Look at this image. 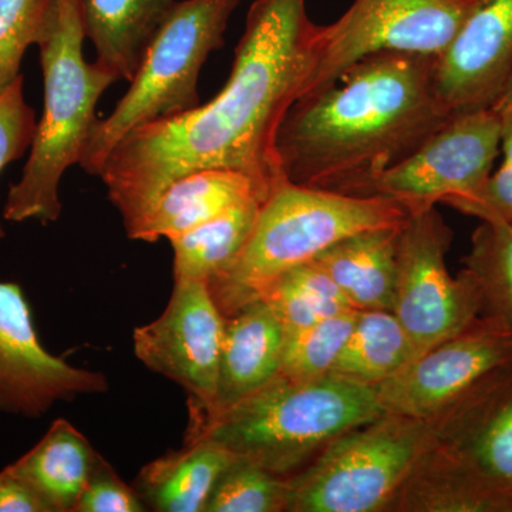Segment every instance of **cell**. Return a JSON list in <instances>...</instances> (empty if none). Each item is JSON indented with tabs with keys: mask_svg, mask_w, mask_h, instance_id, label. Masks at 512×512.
<instances>
[{
	"mask_svg": "<svg viewBox=\"0 0 512 512\" xmlns=\"http://www.w3.org/2000/svg\"><path fill=\"white\" fill-rule=\"evenodd\" d=\"M234 460L211 441H184L180 450L147 464L134 488L148 510L204 512L218 478Z\"/></svg>",
	"mask_w": 512,
	"mask_h": 512,
	"instance_id": "cell-19",
	"label": "cell"
},
{
	"mask_svg": "<svg viewBox=\"0 0 512 512\" xmlns=\"http://www.w3.org/2000/svg\"><path fill=\"white\" fill-rule=\"evenodd\" d=\"M83 0H57L55 20L39 43L45 82V109L37 123L28 163L19 183L10 185L3 217L12 222H56L62 214L59 185L64 171L80 164L96 107L119 77L83 56Z\"/></svg>",
	"mask_w": 512,
	"mask_h": 512,
	"instance_id": "cell-4",
	"label": "cell"
},
{
	"mask_svg": "<svg viewBox=\"0 0 512 512\" xmlns=\"http://www.w3.org/2000/svg\"><path fill=\"white\" fill-rule=\"evenodd\" d=\"M436 69V57L376 53L293 101L276 130L279 173L293 184L355 195L453 117L437 92Z\"/></svg>",
	"mask_w": 512,
	"mask_h": 512,
	"instance_id": "cell-2",
	"label": "cell"
},
{
	"mask_svg": "<svg viewBox=\"0 0 512 512\" xmlns=\"http://www.w3.org/2000/svg\"><path fill=\"white\" fill-rule=\"evenodd\" d=\"M436 451L501 512H512V362L448 412Z\"/></svg>",
	"mask_w": 512,
	"mask_h": 512,
	"instance_id": "cell-14",
	"label": "cell"
},
{
	"mask_svg": "<svg viewBox=\"0 0 512 512\" xmlns=\"http://www.w3.org/2000/svg\"><path fill=\"white\" fill-rule=\"evenodd\" d=\"M175 3V0H83L84 29L96 49V62L130 83Z\"/></svg>",
	"mask_w": 512,
	"mask_h": 512,
	"instance_id": "cell-20",
	"label": "cell"
},
{
	"mask_svg": "<svg viewBox=\"0 0 512 512\" xmlns=\"http://www.w3.org/2000/svg\"><path fill=\"white\" fill-rule=\"evenodd\" d=\"M464 271L480 291L483 315L512 330V222L485 221L477 228Z\"/></svg>",
	"mask_w": 512,
	"mask_h": 512,
	"instance_id": "cell-25",
	"label": "cell"
},
{
	"mask_svg": "<svg viewBox=\"0 0 512 512\" xmlns=\"http://www.w3.org/2000/svg\"><path fill=\"white\" fill-rule=\"evenodd\" d=\"M487 0H353L329 25L309 22L305 72L296 100L326 89L353 63L376 53L440 59Z\"/></svg>",
	"mask_w": 512,
	"mask_h": 512,
	"instance_id": "cell-8",
	"label": "cell"
},
{
	"mask_svg": "<svg viewBox=\"0 0 512 512\" xmlns=\"http://www.w3.org/2000/svg\"><path fill=\"white\" fill-rule=\"evenodd\" d=\"M258 301L275 313L286 333L356 311L335 282L313 262L295 266L266 286Z\"/></svg>",
	"mask_w": 512,
	"mask_h": 512,
	"instance_id": "cell-24",
	"label": "cell"
},
{
	"mask_svg": "<svg viewBox=\"0 0 512 512\" xmlns=\"http://www.w3.org/2000/svg\"><path fill=\"white\" fill-rule=\"evenodd\" d=\"M498 111L485 107L456 114L409 157L367 181L355 192L400 202L409 212L453 205L480 190L500 151Z\"/></svg>",
	"mask_w": 512,
	"mask_h": 512,
	"instance_id": "cell-10",
	"label": "cell"
},
{
	"mask_svg": "<svg viewBox=\"0 0 512 512\" xmlns=\"http://www.w3.org/2000/svg\"><path fill=\"white\" fill-rule=\"evenodd\" d=\"M37 121L36 113L23 96V76L0 94V173L18 160L32 146ZM5 229L0 224V239Z\"/></svg>",
	"mask_w": 512,
	"mask_h": 512,
	"instance_id": "cell-29",
	"label": "cell"
},
{
	"mask_svg": "<svg viewBox=\"0 0 512 512\" xmlns=\"http://www.w3.org/2000/svg\"><path fill=\"white\" fill-rule=\"evenodd\" d=\"M56 9L57 0H0V94L22 76L26 50L45 39Z\"/></svg>",
	"mask_w": 512,
	"mask_h": 512,
	"instance_id": "cell-28",
	"label": "cell"
},
{
	"mask_svg": "<svg viewBox=\"0 0 512 512\" xmlns=\"http://www.w3.org/2000/svg\"><path fill=\"white\" fill-rule=\"evenodd\" d=\"M107 390L103 373L69 365L43 348L23 289L0 282V412L40 417L56 403Z\"/></svg>",
	"mask_w": 512,
	"mask_h": 512,
	"instance_id": "cell-13",
	"label": "cell"
},
{
	"mask_svg": "<svg viewBox=\"0 0 512 512\" xmlns=\"http://www.w3.org/2000/svg\"><path fill=\"white\" fill-rule=\"evenodd\" d=\"M493 109L497 111L512 110V79L505 87L504 92L498 97L497 101L493 104Z\"/></svg>",
	"mask_w": 512,
	"mask_h": 512,
	"instance_id": "cell-34",
	"label": "cell"
},
{
	"mask_svg": "<svg viewBox=\"0 0 512 512\" xmlns=\"http://www.w3.org/2000/svg\"><path fill=\"white\" fill-rule=\"evenodd\" d=\"M285 330L268 305L249 303L225 318L217 394L210 409L214 412L244 399L264 387L281 372Z\"/></svg>",
	"mask_w": 512,
	"mask_h": 512,
	"instance_id": "cell-17",
	"label": "cell"
},
{
	"mask_svg": "<svg viewBox=\"0 0 512 512\" xmlns=\"http://www.w3.org/2000/svg\"><path fill=\"white\" fill-rule=\"evenodd\" d=\"M271 188L251 175L225 168H205L177 178L158 197L131 239L156 242L173 238L220 217L256 198L265 200Z\"/></svg>",
	"mask_w": 512,
	"mask_h": 512,
	"instance_id": "cell-16",
	"label": "cell"
},
{
	"mask_svg": "<svg viewBox=\"0 0 512 512\" xmlns=\"http://www.w3.org/2000/svg\"><path fill=\"white\" fill-rule=\"evenodd\" d=\"M261 198L244 202L214 220L168 239L174 251V279L208 285L234 264L254 229Z\"/></svg>",
	"mask_w": 512,
	"mask_h": 512,
	"instance_id": "cell-23",
	"label": "cell"
},
{
	"mask_svg": "<svg viewBox=\"0 0 512 512\" xmlns=\"http://www.w3.org/2000/svg\"><path fill=\"white\" fill-rule=\"evenodd\" d=\"M501 120L500 150L503 151V163L512 167V110L498 111Z\"/></svg>",
	"mask_w": 512,
	"mask_h": 512,
	"instance_id": "cell-33",
	"label": "cell"
},
{
	"mask_svg": "<svg viewBox=\"0 0 512 512\" xmlns=\"http://www.w3.org/2000/svg\"><path fill=\"white\" fill-rule=\"evenodd\" d=\"M289 481L235 457L218 478L204 512H276L288 508Z\"/></svg>",
	"mask_w": 512,
	"mask_h": 512,
	"instance_id": "cell-27",
	"label": "cell"
},
{
	"mask_svg": "<svg viewBox=\"0 0 512 512\" xmlns=\"http://www.w3.org/2000/svg\"><path fill=\"white\" fill-rule=\"evenodd\" d=\"M451 229L436 208L410 212L397 239L394 315L417 356L453 338L483 315L476 282L466 271L448 272Z\"/></svg>",
	"mask_w": 512,
	"mask_h": 512,
	"instance_id": "cell-9",
	"label": "cell"
},
{
	"mask_svg": "<svg viewBox=\"0 0 512 512\" xmlns=\"http://www.w3.org/2000/svg\"><path fill=\"white\" fill-rule=\"evenodd\" d=\"M309 22L306 0H255L224 89L204 106L121 138L99 178L128 237L165 188L192 171H239L269 188L282 178L276 130L301 86Z\"/></svg>",
	"mask_w": 512,
	"mask_h": 512,
	"instance_id": "cell-1",
	"label": "cell"
},
{
	"mask_svg": "<svg viewBox=\"0 0 512 512\" xmlns=\"http://www.w3.org/2000/svg\"><path fill=\"white\" fill-rule=\"evenodd\" d=\"M225 316L202 282L174 279L160 318L134 329V353L151 372L183 387L188 407L210 409L220 373Z\"/></svg>",
	"mask_w": 512,
	"mask_h": 512,
	"instance_id": "cell-12",
	"label": "cell"
},
{
	"mask_svg": "<svg viewBox=\"0 0 512 512\" xmlns=\"http://www.w3.org/2000/svg\"><path fill=\"white\" fill-rule=\"evenodd\" d=\"M511 79L512 0H487L437 59V92L456 116L493 106Z\"/></svg>",
	"mask_w": 512,
	"mask_h": 512,
	"instance_id": "cell-15",
	"label": "cell"
},
{
	"mask_svg": "<svg viewBox=\"0 0 512 512\" xmlns=\"http://www.w3.org/2000/svg\"><path fill=\"white\" fill-rule=\"evenodd\" d=\"M241 0L177 2L148 46L130 89L107 119L90 133L80 167L99 177L104 161L134 128L177 116L200 106L198 76Z\"/></svg>",
	"mask_w": 512,
	"mask_h": 512,
	"instance_id": "cell-6",
	"label": "cell"
},
{
	"mask_svg": "<svg viewBox=\"0 0 512 512\" xmlns=\"http://www.w3.org/2000/svg\"><path fill=\"white\" fill-rule=\"evenodd\" d=\"M148 508L136 488L124 483L100 456L74 512H143Z\"/></svg>",
	"mask_w": 512,
	"mask_h": 512,
	"instance_id": "cell-30",
	"label": "cell"
},
{
	"mask_svg": "<svg viewBox=\"0 0 512 512\" xmlns=\"http://www.w3.org/2000/svg\"><path fill=\"white\" fill-rule=\"evenodd\" d=\"M417 357L412 340L392 311H359L330 375L375 387Z\"/></svg>",
	"mask_w": 512,
	"mask_h": 512,
	"instance_id": "cell-22",
	"label": "cell"
},
{
	"mask_svg": "<svg viewBox=\"0 0 512 512\" xmlns=\"http://www.w3.org/2000/svg\"><path fill=\"white\" fill-rule=\"evenodd\" d=\"M0 512H50L45 501L10 468L0 473Z\"/></svg>",
	"mask_w": 512,
	"mask_h": 512,
	"instance_id": "cell-32",
	"label": "cell"
},
{
	"mask_svg": "<svg viewBox=\"0 0 512 512\" xmlns=\"http://www.w3.org/2000/svg\"><path fill=\"white\" fill-rule=\"evenodd\" d=\"M446 416L383 414L323 448L316 463L289 481L295 512H372L389 503L439 443Z\"/></svg>",
	"mask_w": 512,
	"mask_h": 512,
	"instance_id": "cell-7",
	"label": "cell"
},
{
	"mask_svg": "<svg viewBox=\"0 0 512 512\" xmlns=\"http://www.w3.org/2000/svg\"><path fill=\"white\" fill-rule=\"evenodd\" d=\"M357 312L349 311L286 333L279 375L292 380H313L329 375L342 352Z\"/></svg>",
	"mask_w": 512,
	"mask_h": 512,
	"instance_id": "cell-26",
	"label": "cell"
},
{
	"mask_svg": "<svg viewBox=\"0 0 512 512\" xmlns=\"http://www.w3.org/2000/svg\"><path fill=\"white\" fill-rule=\"evenodd\" d=\"M409 214L389 198L342 194L279 178L262 201L241 254L207 285L212 299L228 318L258 301L266 286L289 269L313 261L350 235L399 227Z\"/></svg>",
	"mask_w": 512,
	"mask_h": 512,
	"instance_id": "cell-5",
	"label": "cell"
},
{
	"mask_svg": "<svg viewBox=\"0 0 512 512\" xmlns=\"http://www.w3.org/2000/svg\"><path fill=\"white\" fill-rule=\"evenodd\" d=\"M512 362V330L481 315L466 330L414 357L375 386L384 412L439 419L501 366Z\"/></svg>",
	"mask_w": 512,
	"mask_h": 512,
	"instance_id": "cell-11",
	"label": "cell"
},
{
	"mask_svg": "<svg viewBox=\"0 0 512 512\" xmlns=\"http://www.w3.org/2000/svg\"><path fill=\"white\" fill-rule=\"evenodd\" d=\"M481 221L512 222V167L501 164L476 194L451 205Z\"/></svg>",
	"mask_w": 512,
	"mask_h": 512,
	"instance_id": "cell-31",
	"label": "cell"
},
{
	"mask_svg": "<svg viewBox=\"0 0 512 512\" xmlns=\"http://www.w3.org/2000/svg\"><path fill=\"white\" fill-rule=\"evenodd\" d=\"M399 227L369 229L336 242L313 259L356 311L394 308Z\"/></svg>",
	"mask_w": 512,
	"mask_h": 512,
	"instance_id": "cell-18",
	"label": "cell"
},
{
	"mask_svg": "<svg viewBox=\"0 0 512 512\" xmlns=\"http://www.w3.org/2000/svg\"><path fill=\"white\" fill-rule=\"evenodd\" d=\"M100 454L70 421L57 419L29 453L9 466L50 512H74Z\"/></svg>",
	"mask_w": 512,
	"mask_h": 512,
	"instance_id": "cell-21",
	"label": "cell"
},
{
	"mask_svg": "<svg viewBox=\"0 0 512 512\" xmlns=\"http://www.w3.org/2000/svg\"><path fill=\"white\" fill-rule=\"evenodd\" d=\"M188 410L184 441H211L276 476L301 466L342 434L386 414L375 387L330 373L313 380L278 375L224 409Z\"/></svg>",
	"mask_w": 512,
	"mask_h": 512,
	"instance_id": "cell-3",
	"label": "cell"
}]
</instances>
